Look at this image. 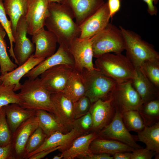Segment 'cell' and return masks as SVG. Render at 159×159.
Masks as SVG:
<instances>
[{"instance_id":"6da1fadb","label":"cell","mask_w":159,"mask_h":159,"mask_svg":"<svg viewBox=\"0 0 159 159\" xmlns=\"http://www.w3.org/2000/svg\"><path fill=\"white\" fill-rule=\"evenodd\" d=\"M48 10L45 26L55 35L59 45L68 48L72 40L80 34L79 26L74 21L72 12L62 3H49Z\"/></svg>"},{"instance_id":"7a4b0ae2","label":"cell","mask_w":159,"mask_h":159,"mask_svg":"<svg viewBox=\"0 0 159 159\" xmlns=\"http://www.w3.org/2000/svg\"><path fill=\"white\" fill-rule=\"evenodd\" d=\"M96 58L95 67L117 82L131 80L134 75L135 67L121 53H107Z\"/></svg>"},{"instance_id":"3957f363","label":"cell","mask_w":159,"mask_h":159,"mask_svg":"<svg viewBox=\"0 0 159 159\" xmlns=\"http://www.w3.org/2000/svg\"><path fill=\"white\" fill-rule=\"evenodd\" d=\"M17 93L19 105L23 107L35 110H43L52 113L51 93L42 84L38 77L26 80L21 84Z\"/></svg>"},{"instance_id":"277c9868","label":"cell","mask_w":159,"mask_h":159,"mask_svg":"<svg viewBox=\"0 0 159 159\" xmlns=\"http://www.w3.org/2000/svg\"><path fill=\"white\" fill-rule=\"evenodd\" d=\"M123 37L126 56L135 67L144 61L159 59V54L151 44L143 39L135 32L119 26Z\"/></svg>"},{"instance_id":"5b68a950","label":"cell","mask_w":159,"mask_h":159,"mask_svg":"<svg viewBox=\"0 0 159 159\" xmlns=\"http://www.w3.org/2000/svg\"><path fill=\"white\" fill-rule=\"evenodd\" d=\"M93 57L109 53H121L124 41L119 28L109 23L102 30L91 37Z\"/></svg>"},{"instance_id":"8992f818","label":"cell","mask_w":159,"mask_h":159,"mask_svg":"<svg viewBox=\"0 0 159 159\" xmlns=\"http://www.w3.org/2000/svg\"><path fill=\"white\" fill-rule=\"evenodd\" d=\"M80 72L85 86V96L89 98L92 104L99 99H106L117 83L95 68L92 70L84 69Z\"/></svg>"},{"instance_id":"52a82bcc","label":"cell","mask_w":159,"mask_h":159,"mask_svg":"<svg viewBox=\"0 0 159 159\" xmlns=\"http://www.w3.org/2000/svg\"><path fill=\"white\" fill-rule=\"evenodd\" d=\"M108 96L111 98L115 111L121 113L132 110L138 111L143 104L131 80L117 82Z\"/></svg>"},{"instance_id":"ba28073f","label":"cell","mask_w":159,"mask_h":159,"mask_svg":"<svg viewBox=\"0 0 159 159\" xmlns=\"http://www.w3.org/2000/svg\"><path fill=\"white\" fill-rule=\"evenodd\" d=\"M129 132L123 122L122 113L115 111L111 122L97 134L98 138L117 141L135 149L143 148L136 143L137 136L132 135Z\"/></svg>"},{"instance_id":"9c48e42d","label":"cell","mask_w":159,"mask_h":159,"mask_svg":"<svg viewBox=\"0 0 159 159\" xmlns=\"http://www.w3.org/2000/svg\"><path fill=\"white\" fill-rule=\"evenodd\" d=\"M92 38L80 39L77 37L70 42L69 51L74 61V69L81 72L84 69L91 70L94 69Z\"/></svg>"},{"instance_id":"30bf717a","label":"cell","mask_w":159,"mask_h":159,"mask_svg":"<svg viewBox=\"0 0 159 159\" xmlns=\"http://www.w3.org/2000/svg\"><path fill=\"white\" fill-rule=\"evenodd\" d=\"M74 67L67 64H59L52 67L40 75L41 82L51 94L62 92Z\"/></svg>"},{"instance_id":"8fae6325","label":"cell","mask_w":159,"mask_h":159,"mask_svg":"<svg viewBox=\"0 0 159 159\" xmlns=\"http://www.w3.org/2000/svg\"><path fill=\"white\" fill-rule=\"evenodd\" d=\"M39 127L37 117L32 116L22 122L12 133L11 144L14 159L25 158V150L28 140Z\"/></svg>"},{"instance_id":"7c38bea8","label":"cell","mask_w":159,"mask_h":159,"mask_svg":"<svg viewBox=\"0 0 159 159\" xmlns=\"http://www.w3.org/2000/svg\"><path fill=\"white\" fill-rule=\"evenodd\" d=\"M27 29L25 16H22L17 23L13 35L15 44L13 51L19 66L26 62L35 51L34 44L27 37Z\"/></svg>"},{"instance_id":"4fadbf2b","label":"cell","mask_w":159,"mask_h":159,"mask_svg":"<svg viewBox=\"0 0 159 159\" xmlns=\"http://www.w3.org/2000/svg\"><path fill=\"white\" fill-rule=\"evenodd\" d=\"M48 0H28L25 18L27 34L32 35L44 28L49 13Z\"/></svg>"},{"instance_id":"5bb4252c","label":"cell","mask_w":159,"mask_h":159,"mask_svg":"<svg viewBox=\"0 0 159 159\" xmlns=\"http://www.w3.org/2000/svg\"><path fill=\"white\" fill-rule=\"evenodd\" d=\"M110 18L107 2H105L79 26V38H91L107 26Z\"/></svg>"},{"instance_id":"9a60e30c","label":"cell","mask_w":159,"mask_h":159,"mask_svg":"<svg viewBox=\"0 0 159 159\" xmlns=\"http://www.w3.org/2000/svg\"><path fill=\"white\" fill-rule=\"evenodd\" d=\"M64 64L74 67V61L67 47L59 45L55 53L46 58L26 73L24 77L34 79L38 77L47 69L56 65Z\"/></svg>"},{"instance_id":"2e32d148","label":"cell","mask_w":159,"mask_h":159,"mask_svg":"<svg viewBox=\"0 0 159 159\" xmlns=\"http://www.w3.org/2000/svg\"><path fill=\"white\" fill-rule=\"evenodd\" d=\"M93 104L90 110L92 120L91 130L97 133L111 122L115 110L109 96L105 99H99Z\"/></svg>"},{"instance_id":"e0dca14e","label":"cell","mask_w":159,"mask_h":159,"mask_svg":"<svg viewBox=\"0 0 159 159\" xmlns=\"http://www.w3.org/2000/svg\"><path fill=\"white\" fill-rule=\"evenodd\" d=\"M52 113L69 131L72 129L73 118L72 102L62 92L51 94Z\"/></svg>"},{"instance_id":"ac0fdd59","label":"cell","mask_w":159,"mask_h":159,"mask_svg":"<svg viewBox=\"0 0 159 159\" xmlns=\"http://www.w3.org/2000/svg\"><path fill=\"white\" fill-rule=\"evenodd\" d=\"M32 36V42L35 46L34 57H48L56 52L57 38L52 32L43 28Z\"/></svg>"},{"instance_id":"d6986e66","label":"cell","mask_w":159,"mask_h":159,"mask_svg":"<svg viewBox=\"0 0 159 159\" xmlns=\"http://www.w3.org/2000/svg\"><path fill=\"white\" fill-rule=\"evenodd\" d=\"M105 2L104 0H62L61 3L70 9L79 26Z\"/></svg>"},{"instance_id":"ffe728a7","label":"cell","mask_w":159,"mask_h":159,"mask_svg":"<svg viewBox=\"0 0 159 159\" xmlns=\"http://www.w3.org/2000/svg\"><path fill=\"white\" fill-rule=\"evenodd\" d=\"M82 135L74 128L66 133L57 131L47 136L41 145L36 150L29 154L26 159L41 151L52 148L61 146L62 152L67 149L73 140L78 137Z\"/></svg>"},{"instance_id":"44dd1931","label":"cell","mask_w":159,"mask_h":159,"mask_svg":"<svg viewBox=\"0 0 159 159\" xmlns=\"http://www.w3.org/2000/svg\"><path fill=\"white\" fill-rule=\"evenodd\" d=\"M131 82L143 103L159 98V89L148 79L139 67H135L134 75Z\"/></svg>"},{"instance_id":"7402d4cb","label":"cell","mask_w":159,"mask_h":159,"mask_svg":"<svg viewBox=\"0 0 159 159\" xmlns=\"http://www.w3.org/2000/svg\"><path fill=\"white\" fill-rule=\"evenodd\" d=\"M33 55L22 64L4 75L1 76V83L6 86H14V90L15 92L19 90L21 85L19 81L21 78L45 59L35 58Z\"/></svg>"},{"instance_id":"603a6c76","label":"cell","mask_w":159,"mask_h":159,"mask_svg":"<svg viewBox=\"0 0 159 159\" xmlns=\"http://www.w3.org/2000/svg\"><path fill=\"white\" fill-rule=\"evenodd\" d=\"M98 137L95 132L81 135L76 138L67 149L62 152L64 159H73L80 155L92 153L90 148L91 142Z\"/></svg>"},{"instance_id":"cb8c5ba5","label":"cell","mask_w":159,"mask_h":159,"mask_svg":"<svg viewBox=\"0 0 159 159\" xmlns=\"http://www.w3.org/2000/svg\"><path fill=\"white\" fill-rule=\"evenodd\" d=\"M2 107L12 133L22 122L36 114V110L24 108L16 103L10 104Z\"/></svg>"},{"instance_id":"d4e9b609","label":"cell","mask_w":159,"mask_h":159,"mask_svg":"<svg viewBox=\"0 0 159 159\" xmlns=\"http://www.w3.org/2000/svg\"><path fill=\"white\" fill-rule=\"evenodd\" d=\"M90 148L93 154L106 153L113 155L121 152H132L135 149L122 142L96 138L91 142Z\"/></svg>"},{"instance_id":"484cf974","label":"cell","mask_w":159,"mask_h":159,"mask_svg":"<svg viewBox=\"0 0 159 159\" xmlns=\"http://www.w3.org/2000/svg\"><path fill=\"white\" fill-rule=\"evenodd\" d=\"M39 126L48 136L54 132L59 131L66 133L69 131L58 120L52 113L43 110H36Z\"/></svg>"},{"instance_id":"4316f807","label":"cell","mask_w":159,"mask_h":159,"mask_svg":"<svg viewBox=\"0 0 159 159\" xmlns=\"http://www.w3.org/2000/svg\"><path fill=\"white\" fill-rule=\"evenodd\" d=\"M62 92L73 102L85 96V86L80 72L74 69Z\"/></svg>"},{"instance_id":"83f0119b","label":"cell","mask_w":159,"mask_h":159,"mask_svg":"<svg viewBox=\"0 0 159 159\" xmlns=\"http://www.w3.org/2000/svg\"><path fill=\"white\" fill-rule=\"evenodd\" d=\"M28 0H4L3 4L6 13L11 22L13 35L17 23L22 16H25Z\"/></svg>"},{"instance_id":"f1b7e54d","label":"cell","mask_w":159,"mask_h":159,"mask_svg":"<svg viewBox=\"0 0 159 159\" xmlns=\"http://www.w3.org/2000/svg\"><path fill=\"white\" fill-rule=\"evenodd\" d=\"M138 133V140L144 143L146 148L159 154V122L150 126H145Z\"/></svg>"},{"instance_id":"f546056e","label":"cell","mask_w":159,"mask_h":159,"mask_svg":"<svg viewBox=\"0 0 159 159\" xmlns=\"http://www.w3.org/2000/svg\"><path fill=\"white\" fill-rule=\"evenodd\" d=\"M138 112L145 126L159 122V98L143 103Z\"/></svg>"},{"instance_id":"4dcf8cb0","label":"cell","mask_w":159,"mask_h":159,"mask_svg":"<svg viewBox=\"0 0 159 159\" xmlns=\"http://www.w3.org/2000/svg\"><path fill=\"white\" fill-rule=\"evenodd\" d=\"M6 33L0 24V67L1 76L4 75L16 68L17 65L14 63L9 56L7 45L4 39Z\"/></svg>"},{"instance_id":"1f68e13d","label":"cell","mask_w":159,"mask_h":159,"mask_svg":"<svg viewBox=\"0 0 159 159\" xmlns=\"http://www.w3.org/2000/svg\"><path fill=\"white\" fill-rule=\"evenodd\" d=\"M123 122L126 128L130 131L139 132L145 126L138 111L132 110L122 113Z\"/></svg>"},{"instance_id":"d6a6232c","label":"cell","mask_w":159,"mask_h":159,"mask_svg":"<svg viewBox=\"0 0 159 159\" xmlns=\"http://www.w3.org/2000/svg\"><path fill=\"white\" fill-rule=\"evenodd\" d=\"M139 67L148 79L159 89V59L146 60Z\"/></svg>"},{"instance_id":"836d02e7","label":"cell","mask_w":159,"mask_h":159,"mask_svg":"<svg viewBox=\"0 0 159 159\" xmlns=\"http://www.w3.org/2000/svg\"><path fill=\"white\" fill-rule=\"evenodd\" d=\"M3 0H0V24L7 34L10 42V48L9 50L10 56L12 57L15 63L17 65V62L14 56L13 44L14 39L11 27V23L8 19L3 4Z\"/></svg>"},{"instance_id":"e575fe53","label":"cell","mask_w":159,"mask_h":159,"mask_svg":"<svg viewBox=\"0 0 159 159\" xmlns=\"http://www.w3.org/2000/svg\"><path fill=\"white\" fill-rule=\"evenodd\" d=\"M47 136L39 126L30 136L25 150V159L29 154L38 149L43 143Z\"/></svg>"},{"instance_id":"d590c367","label":"cell","mask_w":159,"mask_h":159,"mask_svg":"<svg viewBox=\"0 0 159 159\" xmlns=\"http://www.w3.org/2000/svg\"><path fill=\"white\" fill-rule=\"evenodd\" d=\"M14 88V86H6L0 82V108L12 103L19 104V100Z\"/></svg>"},{"instance_id":"8d00e7d4","label":"cell","mask_w":159,"mask_h":159,"mask_svg":"<svg viewBox=\"0 0 159 159\" xmlns=\"http://www.w3.org/2000/svg\"><path fill=\"white\" fill-rule=\"evenodd\" d=\"M91 105L90 99L86 96L73 102L72 115L74 120L89 112Z\"/></svg>"},{"instance_id":"74e56055","label":"cell","mask_w":159,"mask_h":159,"mask_svg":"<svg viewBox=\"0 0 159 159\" xmlns=\"http://www.w3.org/2000/svg\"><path fill=\"white\" fill-rule=\"evenodd\" d=\"M12 133L2 107L0 116V146H4L11 143Z\"/></svg>"},{"instance_id":"f35d334b","label":"cell","mask_w":159,"mask_h":159,"mask_svg":"<svg viewBox=\"0 0 159 159\" xmlns=\"http://www.w3.org/2000/svg\"><path fill=\"white\" fill-rule=\"evenodd\" d=\"M92 124V120L90 112L74 120L72 124V128L77 130L82 134L87 133L91 130Z\"/></svg>"},{"instance_id":"ab89813d","label":"cell","mask_w":159,"mask_h":159,"mask_svg":"<svg viewBox=\"0 0 159 159\" xmlns=\"http://www.w3.org/2000/svg\"><path fill=\"white\" fill-rule=\"evenodd\" d=\"M157 154L146 148L135 149L132 152L130 159H151Z\"/></svg>"},{"instance_id":"60d3db41","label":"cell","mask_w":159,"mask_h":159,"mask_svg":"<svg viewBox=\"0 0 159 159\" xmlns=\"http://www.w3.org/2000/svg\"><path fill=\"white\" fill-rule=\"evenodd\" d=\"M0 159H14L11 143L0 146Z\"/></svg>"},{"instance_id":"b9f144b4","label":"cell","mask_w":159,"mask_h":159,"mask_svg":"<svg viewBox=\"0 0 159 159\" xmlns=\"http://www.w3.org/2000/svg\"><path fill=\"white\" fill-rule=\"evenodd\" d=\"M107 2L110 18H112L120 9V0H108Z\"/></svg>"},{"instance_id":"7bdbcfd3","label":"cell","mask_w":159,"mask_h":159,"mask_svg":"<svg viewBox=\"0 0 159 159\" xmlns=\"http://www.w3.org/2000/svg\"><path fill=\"white\" fill-rule=\"evenodd\" d=\"M62 147L58 146L57 147L52 148L49 149L44 150L40 151L29 157V159H40L44 157L50 153L59 150L61 151Z\"/></svg>"},{"instance_id":"ee69618b","label":"cell","mask_w":159,"mask_h":159,"mask_svg":"<svg viewBox=\"0 0 159 159\" xmlns=\"http://www.w3.org/2000/svg\"><path fill=\"white\" fill-rule=\"evenodd\" d=\"M77 158L81 159H113V157L106 153H91L88 155H80Z\"/></svg>"},{"instance_id":"f6af8a7d","label":"cell","mask_w":159,"mask_h":159,"mask_svg":"<svg viewBox=\"0 0 159 159\" xmlns=\"http://www.w3.org/2000/svg\"><path fill=\"white\" fill-rule=\"evenodd\" d=\"M143 0L147 5V11L148 13L151 16L157 15L158 12V10L155 5L158 3L159 0Z\"/></svg>"},{"instance_id":"bcb514c9","label":"cell","mask_w":159,"mask_h":159,"mask_svg":"<svg viewBox=\"0 0 159 159\" xmlns=\"http://www.w3.org/2000/svg\"><path fill=\"white\" fill-rule=\"evenodd\" d=\"M132 152H121L115 153L113 155L114 159H130Z\"/></svg>"},{"instance_id":"7dc6e473","label":"cell","mask_w":159,"mask_h":159,"mask_svg":"<svg viewBox=\"0 0 159 159\" xmlns=\"http://www.w3.org/2000/svg\"><path fill=\"white\" fill-rule=\"evenodd\" d=\"M62 158H63L61 154L59 155H57L54 156L53 158H52V159H61Z\"/></svg>"},{"instance_id":"c3c4849f","label":"cell","mask_w":159,"mask_h":159,"mask_svg":"<svg viewBox=\"0 0 159 159\" xmlns=\"http://www.w3.org/2000/svg\"><path fill=\"white\" fill-rule=\"evenodd\" d=\"M49 3L50 2H56L60 3L61 2L62 0H48Z\"/></svg>"},{"instance_id":"681fc988","label":"cell","mask_w":159,"mask_h":159,"mask_svg":"<svg viewBox=\"0 0 159 159\" xmlns=\"http://www.w3.org/2000/svg\"><path fill=\"white\" fill-rule=\"evenodd\" d=\"M1 109H2V108H0V116L1 113Z\"/></svg>"},{"instance_id":"f907efd6","label":"cell","mask_w":159,"mask_h":159,"mask_svg":"<svg viewBox=\"0 0 159 159\" xmlns=\"http://www.w3.org/2000/svg\"><path fill=\"white\" fill-rule=\"evenodd\" d=\"M1 75H0V82H1Z\"/></svg>"},{"instance_id":"816d5d0a","label":"cell","mask_w":159,"mask_h":159,"mask_svg":"<svg viewBox=\"0 0 159 159\" xmlns=\"http://www.w3.org/2000/svg\"><path fill=\"white\" fill-rule=\"evenodd\" d=\"M3 0V1H4V0Z\"/></svg>"}]
</instances>
